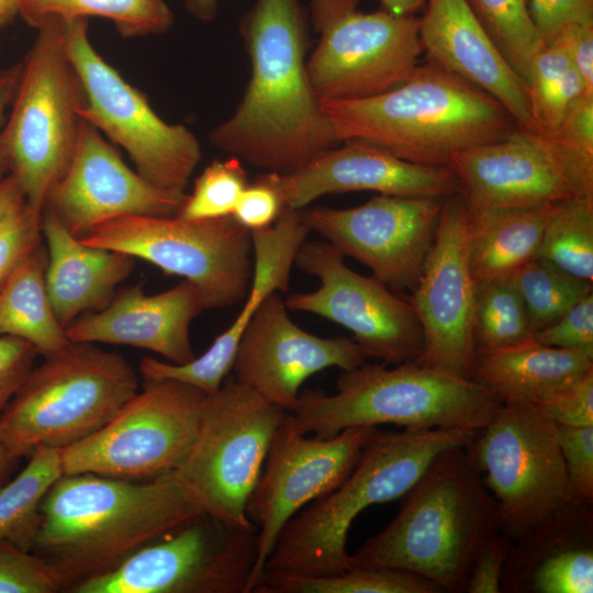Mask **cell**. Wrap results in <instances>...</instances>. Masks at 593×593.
I'll return each instance as SVG.
<instances>
[{"label": "cell", "instance_id": "obj_2", "mask_svg": "<svg viewBox=\"0 0 593 593\" xmlns=\"http://www.w3.org/2000/svg\"><path fill=\"white\" fill-rule=\"evenodd\" d=\"M202 514L172 471L147 483L63 474L42 501L33 552L51 563L69 589Z\"/></svg>", "mask_w": 593, "mask_h": 593}, {"label": "cell", "instance_id": "obj_45", "mask_svg": "<svg viewBox=\"0 0 593 593\" xmlns=\"http://www.w3.org/2000/svg\"><path fill=\"white\" fill-rule=\"evenodd\" d=\"M537 343L593 355V293L571 307L556 323L534 333Z\"/></svg>", "mask_w": 593, "mask_h": 593}, {"label": "cell", "instance_id": "obj_12", "mask_svg": "<svg viewBox=\"0 0 593 593\" xmlns=\"http://www.w3.org/2000/svg\"><path fill=\"white\" fill-rule=\"evenodd\" d=\"M65 44L86 92L81 118L121 146L147 181L184 193L202 157L195 135L184 125L164 121L145 94L98 53L88 19L65 21Z\"/></svg>", "mask_w": 593, "mask_h": 593}, {"label": "cell", "instance_id": "obj_35", "mask_svg": "<svg viewBox=\"0 0 593 593\" xmlns=\"http://www.w3.org/2000/svg\"><path fill=\"white\" fill-rule=\"evenodd\" d=\"M432 581L393 568H349L334 575H294L265 571L253 593H438Z\"/></svg>", "mask_w": 593, "mask_h": 593}, {"label": "cell", "instance_id": "obj_36", "mask_svg": "<svg viewBox=\"0 0 593 593\" xmlns=\"http://www.w3.org/2000/svg\"><path fill=\"white\" fill-rule=\"evenodd\" d=\"M511 278L522 299L532 335L556 323L593 293L592 282L579 279L540 257L522 265Z\"/></svg>", "mask_w": 593, "mask_h": 593}, {"label": "cell", "instance_id": "obj_25", "mask_svg": "<svg viewBox=\"0 0 593 593\" xmlns=\"http://www.w3.org/2000/svg\"><path fill=\"white\" fill-rule=\"evenodd\" d=\"M204 310L201 293L187 280L157 294L135 284L116 291L105 306L81 315L65 332L71 343L127 345L182 365L197 357L190 326Z\"/></svg>", "mask_w": 593, "mask_h": 593}, {"label": "cell", "instance_id": "obj_37", "mask_svg": "<svg viewBox=\"0 0 593 593\" xmlns=\"http://www.w3.org/2000/svg\"><path fill=\"white\" fill-rule=\"evenodd\" d=\"M538 257L593 282L592 195H574L557 205L545 227Z\"/></svg>", "mask_w": 593, "mask_h": 593}, {"label": "cell", "instance_id": "obj_10", "mask_svg": "<svg viewBox=\"0 0 593 593\" xmlns=\"http://www.w3.org/2000/svg\"><path fill=\"white\" fill-rule=\"evenodd\" d=\"M79 238L90 246L145 260L191 282L206 310L242 302L250 287L251 235L233 215L212 220H186L176 214L125 215Z\"/></svg>", "mask_w": 593, "mask_h": 593}, {"label": "cell", "instance_id": "obj_47", "mask_svg": "<svg viewBox=\"0 0 593 593\" xmlns=\"http://www.w3.org/2000/svg\"><path fill=\"white\" fill-rule=\"evenodd\" d=\"M544 46L573 24H593V0H527Z\"/></svg>", "mask_w": 593, "mask_h": 593}, {"label": "cell", "instance_id": "obj_5", "mask_svg": "<svg viewBox=\"0 0 593 593\" xmlns=\"http://www.w3.org/2000/svg\"><path fill=\"white\" fill-rule=\"evenodd\" d=\"M478 432L376 428L339 486L313 501L284 525L265 571L318 577L348 570L346 545L354 519L371 505L401 499L440 451L468 446Z\"/></svg>", "mask_w": 593, "mask_h": 593}, {"label": "cell", "instance_id": "obj_11", "mask_svg": "<svg viewBox=\"0 0 593 593\" xmlns=\"http://www.w3.org/2000/svg\"><path fill=\"white\" fill-rule=\"evenodd\" d=\"M467 450L512 544L574 502L556 423L530 403L502 404Z\"/></svg>", "mask_w": 593, "mask_h": 593}, {"label": "cell", "instance_id": "obj_50", "mask_svg": "<svg viewBox=\"0 0 593 593\" xmlns=\"http://www.w3.org/2000/svg\"><path fill=\"white\" fill-rule=\"evenodd\" d=\"M282 209L279 193L269 184L255 179L239 195L233 216L247 230L257 231L271 226Z\"/></svg>", "mask_w": 593, "mask_h": 593}, {"label": "cell", "instance_id": "obj_43", "mask_svg": "<svg viewBox=\"0 0 593 593\" xmlns=\"http://www.w3.org/2000/svg\"><path fill=\"white\" fill-rule=\"evenodd\" d=\"M42 214L26 202L0 223V288L42 244Z\"/></svg>", "mask_w": 593, "mask_h": 593}, {"label": "cell", "instance_id": "obj_56", "mask_svg": "<svg viewBox=\"0 0 593 593\" xmlns=\"http://www.w3.org/2000/svg\"><path fill=\"white\" fill-rule=\"evenodd\" d=\"M18 459L12 458L0 440V488L8 482Z\"/></svg>", "mask_w": 593, "mask_h": 593}, {"label": "cell", "instance_id": "obj_9", "mask_svg": "<svg viewBox=\"0 0 593 593\" xmlns=\"http://www.w3.org/2000/svg\"><path fill=\"white\" fill-rule=\"evenodd\" d=\"M288 412L234 377L206 394L197 438L172 471L205 514L234 527L257 528L246 505Z\"/></svg>", "mask_w": 593, "mask_h": 593}, {"label": "cell", "instance_id": "obj_42", "mask_svg": "<svg viewBox=\"0 0 593 593\" xmlns=\"http://www.w3.org/2000/svg\"><path fill=\"white\" fill-rule=\"evenodd\" d=\"M63 582L45 559L7 540H0V593H54Z\"/></svg>", "mask_w": 593, "mask_h": 593}, {"label": "cell", "instance_id": "obj_21", "mask_svg": "<svg viewBox=\"0 0 593 593\" xmlns=\"http://www.w3.org/2000/svg\"><path fill=\"white\" fill-rule=\"evenodd\" d=\"M186 195L161 189L131 169L104 135L83 120L71 159L44 209L81 237L125 215H175Z\"/></svg>", "mask_w": 593, "mask_h": 593}, {"label": "cell", "instance_id": "obj_49", "mask_svg": "<svg viewBox=\"0 0 593 593\" xmlns=\"http://www.w3.org/2000/svg\"><path fill=\"white\" fill-rule=\"evenodd\" d=\"M511 548L512 542L501 533L491 537L475 557L468 578L466 592L500 593Z\"/></svg>", "mask_w": 593, "mask_h": 593}, {"label": "cell", "instance_id": "obj_48", "mask_svg": "<svg viewBox=\"0 0 593 593\" xmlns=\"http://www.w3.org/2000/svg\"><path fill=\"white\" fill-rule=\"evenodd\" d=\"M37 355L30 343L0 336V414L34 368Z\"/></svg>", "mask_w": 593, "mask_h": 593}, {"label": "cell", "instance_id": "obj_22", "mask_svg": "<svg viewBox=\"0 0 593 593\" xmlns=\"http://www.w3.org/2000/svg\"><path fill=\"white\" fill-rule=\"evenodd\" d=\"M448 167L470 213L540 209L579 195L544 135L518 126L455 153Z\"/></svg>", "mask_w": 593, "mask_h": 593}, {"label": "cell", "instance_id": "obj_32", "mask_svg": "<svg viewBox=\"0 0 593 593\" xmlns=\"http://www.w3.org/2000/svg\"><path fill=\"white\" fill-rule=\"evenodd\" d=\"M19 15L35 29L51 18L100 16L110 20L123 37L163 34L175 21L166 0H19Z\"/></svg>", "mask_w": 593, "mask_h": 593}, {"label": "cell", "instance_id": "obj_39", "mask_svg": "<svg viewBox=\"0 0 593 593\" xmlns=\"http://www.w3.org/2000/svg\"><path fill=\"white\" fill-rule=\"evenodd\" d=\"M473 337L477 354L532 338L525 309L511 276L477 289Z\"/></svg>", "mask_w": 593, "mask_h": 593}, {"label": "cell", "instance_id": "obj_28", "mask_svg": "<svg viewBox=\"0 0 593 593\" xmlns=\"http://www.w3.org/2000/svg\"><path fill=\"white\" fill-rule=\"evenodd\" d=\"M593 371V355L545 346L533 338L477 354L472 379L502 404L533 403Z\"/></svg>", "mask_w": 593, "mask_h": 593}, {"label": "cell", "instance_id": "obj_24", "mask_svg": "<svg viewBox=\"0 0 593 593\" xmlns=\"http://www.w3.org/2000/svg\"><path fill=\"white\" fill-rule=\"evenodd\" d=\"M310 230L300 210L283 208L276 222L250 231L254 270L244 305L234 322L220 334L200 357L175 365L144 357L138 366L145 380L170 379L190 384L205 394L220 390L232 370L240 337L261 303L273 292L289 290L296 254L306 242Z\"/></svg>", "mask_w": 593, "mask_h": 593}, {"label": "cell", "instance_id": "obj_13", "mask_svg": "<svg viewBox=\"0 0 593 593\" xmlns=\"http://www.w3.org/2000/svg\"><path fill=\"white\" fill-rule=\"evenodd\" d=\"M205 398L180 381H145L103 427L60 449L63 474L126 479L176 470L197 438Z\"/></svg>", "mask_w": 593, "mask_h": 593}, {"label": "cell", "instance_id": "obj_52", "mask_svg": "<svg viewBox=\"0 0 593 593\" xmlns=\"http://www.w3.org/2000/svg\"><path fill=\"white\" fill-rule=\"evenodd\" d=\"M21 75V63L13 64L0 69V131L4 120V113L10 108ZM7 170L0 156V175Z\"/></svg>", "mask_w": 593, "mask_h": 593}, {"label": "cell", "instance_id": "obj_29", "mask_svg": "<svg viewBox=\"0 0 593 593\" xmlns=\"http://www.w3.org/2000/svg\"><path fill=\"white\" fill-rule=\"evenodd\" d=\"M592 503L572 502L555 517L515 541L533 559L528 590L536 593H592Z\"/></svg>", "mask_w": 593, "mask_h": 593}, {"label": "cell", "instance_id": "obj_44", "mask_svg": "<svg viewBox=\"0 0 593 593\" xmlns=\"http://www.w3.org/2000/svg\"><path fill=\"white\" fill-rule=\"evenodd\" d=\"M574 502L593 503V426L556 424Z\"/></svg>", "mask_w": 593, "mask_h": 593}, {"label": "cell", "instance_id": "obj_16", "mask_svg": "<svg viewBox=\"0 0 593 593\" xmlns=\"http://www.w3.org/2000/svg\"><path fill=\"white\" fill-rule=\"evenodd\" d=\"M344 256L325 240L305 242L294 265L318 279L311 292L283 301L288 310L322 316L344 326L368 357L399 365L416 360L424 346L417 315L407 301L372 277L350 269Z\"/></svg>", "mask_w": 593, "mask_h": 593}, {"label": "cell", "instance_id": "obj_54", "mask_svg": "<svg viewBox=\"0 0 593 593\" xmlns=\"http://www.w3.org/2000/svg\"><path fill=\"white\" fill-rule=\"evenodd\" d=\"M221 0H184L186 8L195 19L210 22L219 12Z\"/></svg>", "mask_w": 593, "mask_h": 593}, {"label": "cell", "instance_id": "obj_4", "mask_svg": "<svg viewBox=\"0 0 593 593\" xmlns=\"http://www.w3.org/2000/svg\"><path fill=\"white\" fill-rule=\"evenodd\" d=\"M321 107L338 144L363 143L423 166L448 167L455 153L517 127L493 97L429 61L385 92Z\"/></svg>", "mask_w": 593, "mask_h": 593}, {"label": "cell", "instance_id": "obj_8", "mask_svg": "<svg viewBox=\"0 0 593 593\" xmlns=\"http://www.w3.org/2000/svg\"><path fill=\"white\" fill-rule=\"evenodd\" d=\"M86 92L65 44V20L47 19L21 61L11 111L0 131V156L24 195L42 214L74 154Z\"/></svg>", "mask_w": 593, "mask_h": 593}, {"label": "cell", "instance_id": "obj_15", "mask_svg": "<svg viewBox=\"0 0 593 593\" xmlns=\"http://www.w3.org/2000/svg\"><path fill=\"white\" fill-rule=\"evenodd\" d=\"M257 552V528L234 527L202 514L68 591L247 593Z\"/></svg>", "mask_w": 593, "mask_h": 593}, {"label": "cell", "instance_id": "obj_7", "mask_svg": "<svg viewBox=\"0 0 593 593\" xmlns=\"http://www.w3.org/2000/svg\"><path fill=\"white\" fill-rule=\"evenodd\" d=\"M138 385L123 356L70 342L31 370L0 414V440L18 460L38 446L66 448L103 427Z\"/></svg>", "mask_w": 593, "mask_h": 593}, {"label": "cell", "instance_id": "obj_57", "mask_svg": "<svg viewBox=\"0 0 593 593\" xmlns=\"http://www.w3.org/2000/svg\"><path fill=\"white\" fill-rule=\"evenodd\" d=\"M19 15V0H0V26H5Z\"/></svg>", "mask_w": 593, "mask_h": 593}, {"label": "cell", "instance_id": "obj_34", "mask_svg": "<svg viewBox=\"0 0 593 593\" xmlns=\"http://www.w3.org/2000/svg\"><path fill=\"white\" fill-rule=\"evenodd\" d=\"M527 90L534 130H555L585 94L581 77L560 38L544 46L533 58Z\"/></svg>", "mask_w": 593, "mask_h": 593}, {"label": "cell", "instance_id": "obj_55", "mask_svg": "<svg viewBox=\"0 0 593 593\" xmlns=\"http://www.w3.org/2000/svg\"><path fill=\"white\" fill-rule=\"evenodd\" d=\"M382 10L395 16H410L424 7V0H379Z\"/></svg>", "mask_w": 593, "mask_h": 593}, {"label": "cell", "instance_id": "obj_14", "mask_svg": "<svg viewBox=\"0 0 593 593\" xmlns=\"http://www.w3.org/2000/svg\"><path fill=\"white\" fill-rule=\"evenodd\" d=\"M358 0H311L318 41L306 59L320 100L361 99L407 79L423 48L419 18L357 11Z\"/></svg>", "mask_w": 593, "mask_h": 593}, {"label": "cell", "instance_id": "obj_27", "mask_svg": "<svg viewBox=\"0 0 593 593\" xmlns=\"http://www.w3.org/2000/svg\"><path fill=\"white\" fill-rule=\"evenodd\" d=\"M42 236L46 290L65 328L105 306L135 267L136 259L127 254L85 244L47 209L42 212Z\"/></svg>", "mask_w": 593, "mask_h": 593}, {"label": "cell", "instance_id": "obj_17", "mask_svg": "<svg viewBox=\"0 0 593 593\" xmlns=\"http://www.w3.org/2000/svg\"><path fill=\"white\" fill-rule=\"evenodd\" d=\"M377 427H349L329 438L305 437L289 412L277 429L246 505L258 530V552L247 593L259 584L284 525L306 504L327 495L347 478Z\"/></svg>", "mask_w": 593, "mask_h": 593}, {"label": "cell", "instance_id": "obj_23", "mask_svg": "<svg viewBox=\"0 0 593 593\" xmlns=\"http://www.w3.org/2000/svg\"><path fill=\"white\" fill-rule=\"evenodd\" d=\"M256 179L272 187L283 208L302 210L322 195L374 191L384 195L447 199L460 193L449 167L413 164L377 147L343 143L290 174L265 172Z\"/></svg>", "mask_w": 593, "mask_h": 593}, {"label": "cell", "instance_id": "obj_3", "mask_svg": "<svg viewBox=\"0 0 593 593\" xmlns=\"http://www.w3.org/2000/svg\"><path fill=\"white\" fill-rule=\"evenodd\" d=\"M402 499L394 519L349 555V568L405 570L441 592H466L478 552L501 533L497 504L467 446L440 451Z\"/></svg>", "mask_w": 593, "mask_h": 593}, {"label": "cell", "instance_id": "obj_1", "mask_svg": "<svg viewBox=\"0 0 593 593\" xmlns=\"http://www.w3.org/2000/svg\"><path fill=\"white\" fill-rule=\"evenodd\" d=\"M240 33L250 78L210 142L266 172L296 171L338 144L306 69V10L301 0H256Z\"/></svg>", "mask_w": 593, "mask_h": 593}, {"label": "cell", "instance_id": "obj_46", "mask_svg": "<svg viewBox=\"0 0 593 593\" xmlns=\"http://www.w3.org/2000/svg\"><path fill=\"white\" fill-rule=\"evenodd\" d=\"M530 404L556 424L593 426V371L552 395Z\"/></svg>", "mask_w": 593, "mask_h": 593}, {"label": "cell", "instance_id": "obj_31", "mask_svg": "<svg viewBox=\"0 0 593 593\" xmlns=\"http://www.w3.org/2000/svg\"><path fill=\"white\" fill-rule=\"evenodd\" d=\"M45 268L41 244L0 288V336L23 339L44 357L70 343L48 298Z\"/></svg>", "mask_w": 593, "mask_h": 593}, {"label": "cell", "instance_id": "obj_19", "mask_svg": "<svg viewBox=\"0 0 593 593\" xmlns=\"http://www.w3.org/2000/svg\"><path fill=\"white\" fill-rule=\"evenodd\" d=\"M468 212L460 194L443 201L435 239L407 301L419 321L424 346L414 360L472 379L475 286L467 250Z\"/></svg>", "mask_w": 593, "mask_h": 593}, {"label": "cell", "instance_id": "obj_20", "mask_svg": "<svg viewBox=\"0 0 593 593\" xmlns=\"http://www.w3.org/2000/svg\"><path fill=\"white\" fill-rule=\"evenodd\" d=\"M368 356L353 339L320 337L298 326L283 299L271 293L259 306L237 346L234 378L264 398L291 411L302 383L331 367L349 371Z\"/></svg>", "mask_w": 593, "mask_h": 593}, {"label": "cell", "instance_id": "obj_38", "mask_svg": "<svg viewBox=\"0 0 593 593\" xmlns=\"http://www.w3.org/2000/svg\"><path fill=\"white\" fill-rule=\"evenodd\" d=\"M502 55L527 81L530 63L544 47L527 0H466Z\"/></svg>", "mask_w": 593, "mask_h": 593}, {"label": "cell", "instance_id": "obj_33", "mask_svg": "<svg viewBox=\"0 0 593 593\" xmlns=\"http://www.w3.org/2000/svg\"><path fill=\"white\" fill-rule=\"evenodd\" d=\"M27 465L0 488V540L33 551L41 521V504L63 475L60 449L38 446Z\"/></svg>", "mask_w": 593, "mask_h": 593}, {"label": "cell", "instance_id": "obj_26", "mask_svg": "<svg viewBox=\"0 0 593 593\" xmlns=\"http://www.w3.org/2000/svg\"><path fill=\"white\" fill-rule=\"evenodd\" d=\"M418 35L429 63L499 101L518 127L534 131L528 90L466 0H424Z\"/></svg>", "mask_w": 593, "mask_h": 593}, {"label": "cell", "instance_id": "obj_18", "mask_svg": "<svg viewBox=\"0 0 593 593\" xmlns=\"http://www.w3.org/2000/svg\"><path fill=\"white\" fill-rule=\"evenodd\" d=\"M379 194L348 209L300 210L310 232L368 267L392 291L412 292L433 246L443 201Z\"/></svg>", "mask_w": 593, "mask_h": 593}, {"label": "cell", "instance_id": "obj_41", "mask_svg": "<svg viewBox=\"0 0 593 593\" xmlns=\"http://www.w3.org/2000/svg\"><path fill=\"white\" fill-rule=\"evenodd\" d=\"M237 157L216 159L195 179L193 191L187 194L178 216L186 220H212L233 215L248 178Z\"/></svg>", "mask_w": 593, "mask_h": 593}, {"label": "cell", "instance_id": "obj_30", "mask_svg": "<svg viewBox=\"0 0 593 593\" xmlns=\"http://www.w3.org/2000/svg\"><path fill=\"white\" fill-rule=\"evenodd\" d=\"M557 205L467 211L468 261L475 289L510 277L522 265L538 257L545 227Z\"/></svg>", "mask_w": 593, "mask_h": 593}, {"label": "cell", "instance_id": "obj_40", "mask_svg": "<svg viewBox=\"0 0 593 593\" xmlns=\"http://www.w3.org/2000/svg\"><path fill=\"white\" fill-rule=\"evenodd\" d=\"M548 142L579 195L593 197V97H583L551 132Z\"/></svg>", "mask_w": 593, "mask_h": 593}, {"label": "cell", "instance_id": "obj_51", "mask_svg": "<svg viewBox=\"0 0 593 593\" xmlns=\"http://www.w3.org/2000/svg\"><path fill=\"white\" fill-rule=\"evenodd\" d=\"M557 38L564 43L585 94L593 97V24L570 25Z\"/></svg>", "mask_w": 593, "mask_h": 593}, {"label": "cell", "instance_id": "obj_53", "mask_svg": "<svg viewBox=\"0 0 593 593\" xmlns=\"http://www.w3.org/2000/svg\"><path fill=\"white\" fill-rule=\"evenodd\" d=\"M24 203V195L15 178L10 174L0 178V223Z\"/></svg>", "mask_w": 593, "mask_h": 593}, {"label": "cell", "instance_id": "obj_6", "mask_svg": "<svg viewBox=\"0 0 593 593\" xmlns=\"http://www.w3.org/2000/svg\"><path fill=\"white\" fill-rule=\"evenodd\" d=\"M502 403L483 384L414 360L344 371L332 395L306 391L289 411L301 434L329 438L349 427L394 424L404 429L480 430Z\"/></svg>", "mask_w": 593, "mask_h": 593}]
</instances>
